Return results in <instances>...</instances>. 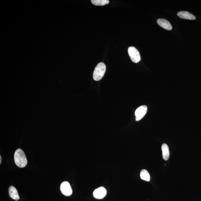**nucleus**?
<instances>
[{
  "mask_svg": "<svg viewBox=\"0 0 201 201\" xmlns=\"http://www.w3.org/2000/svg\"><path fill=\"white\" fill-rule=\"evenodd\" d=\"M14 161L15 164L19 168H23L27 164L26 155L22 150L18 149L15 151L14 154Z\"/></svg>",
  "mask_w": 201,
  "mask_h": 201,
  "instance_id": "1",
  "label": "nucleus"
},
{
  "mask_svg": "<svg viewBox=\"0 0 201 201\" xmlns=\"http://www.w3.org/2000/svg\"><path fill=\"white\" fill-rule=\"evenodd\" d=\"M106 67L103 63H100L95 67L93 73L94 80L99 81L101 79L106 71Z\"/></svg>",
  "mask_w": 201,
  "mask_h": 201,
  "instance_id": "2",
  "label": "nucleus"
},
{
  "mask_svg": "<svg viewBox=\"0 0 201 201\" xmlns=\"http://www.w3.org/2000/svg\"><path fill=\"white\" fill-rule=\"evenodd\" d=\"M128 54L133 62L137 63L140 61V54L139 51L135 47L133 46L129 47L128 49Z\"/></svg>",
  "mask_w": 201,
  "mask_h": 201,
  "instance_id": "3",
  "label": "nucleus"
},
{
  "mask_svg": "<svg viewBox=\"0 0 201 201\" xmlns=\"http://www.w3.org/2000/svg\"><path fill=\"white\" fill-rule=\"evenodd\" d=\"M147 110V106H142L138 108L135 112L136 121H141L146 114Z\"/></svg>",
  "mask_w": 201,
  "mask_h": 201,
  "instance_id": "4",
  "label": "nucleus"
},
{
  "mask_svg": "<svg viewBox=\"0 0 201 201\" xmlns=\"http://www.w3.org/2000/svg\"><path fill=\"white\" fill-rule=\"evenodd\" d=\"M60 190L62 193L66 196H70L72 193V190L70 185L67 181L62 183L60 186Z\"/></svg>",
  "mask_w": 201,
  "mask_h": 201,
  "instance_id": "5",
  "label": "nucleus"
},
{
  "mask_svg": "<svg viewBox=\"0 0 201 201\" xmlns=\"http://www.w3.org/2000/svg\"><path fill=\"white\" fill-rule=\"evenodd\" d=\"M106 194H107V190L102 187L96 189L93 192V196L94 198L98 199L104 198Z\"/></svg>",
  "mask_w": 201,
  "mask_h": 201,
  "instance_id": "6",
  "label": "nucleus"
},
{
  "mask_svg": "<svg viewBox=\"0 0 201 201\" xmlns=\"http://www.w3.org/2000/svg\"><path fill=\"white\" fill-rule=\"evenodd\" d=\"M157 23L159 26L167 30H171L172 29V25L170 23L164 19H159L157 21Z\"/></svg>",
  "mask_w": 201,
  "mask_h": 201,
  "instance_id": "7",
  "label": "nucleus"
},
{
  "mask_svg": "<svg viewBox=\"0 0 201 201\" xmlns=\"http://www.w3.org/2000/svg\"><path fill=\"white\" fill-rule=\"evenodd\" d=\"M177 15L180 18L188 20H195L196 18L192 14L187 11H180L177 13Z\"/></svg>",
  "mask_w": 201,
  "mask_h": 201,
  "instance_id": "8",
  "label": "nucleus"
},
{
  "mask_svg": "<svg viewBox=\"0 0 201 201\" xmlns=\"http://www.w3.org/2000/svg\"><path fill=\"white\" fill-rule=\"evenodd\" d=\"M162 157L163 159L165 161H167L169 158V151L168 146L165 143H163L162 145Z\"/></svg>",
  "mask_w": 201,
  "mask_h": 201,
  "instance_id": "9",
  "label": "nucleus"
},
{
  "mask_svg": "<svg viewBox=\"0 0 201 201\" xmlns=\"http://www.w3.org/2000/svg\"><path fill=\"white\" fill-rule=\"evenodd\" d=\"M9 194L10 197L13 200H18L19 196L18 191L14 187L11 186L9 189Z\"/></svg>",
  "mask_w": 201,
  "mask_h": 201,
  "instance_id": "10",
  "label": "nucleus"
},
{
  "mask_svg": "<svg viewBox=\"0 0 201 201\" xmlns=\"http://www.w3.org/2000/svg\"><path fill=\"white\" fill-rule=\"evenodd\" d=\"M140 177L142 180L147 181L150 180V175L146 169H143L141 171Z\"/></svg>",
  "mask_w": 201,
  "mask_h": 201,
  "instance_id": "11",
  "label": "nucleus"
},
{
  "mask_svg": "<svg viewBox=\"0 0 201 201\" xmlns=\"http://www.w3.org/2000/svg\"><path fill=\"white\" fill-rule=\"evenodd\" d=\"M92 3L96 6H103L108 4L110 3L108 0H92Z\"/></svg>",
  "mask_w": 201,
  "mask_h": 201,
  "instance_id": "12",
  "label": "nucleus"
},
{
  "mask_svg": "<svg viewBox=\"0 0 201 201\" xmlns=\"http://www.w3.org/2000/svg\"><path fill=\"white\" fill-rule=\"evenodd\" d=\"M1 162H2V157L1 156L0 157V164H1Z\"/></svg>",
  "mask_w": 201,
  "mask_h": 201,
  "instance_id": "13",
  "label": "nucleus"
}]
</instances>
